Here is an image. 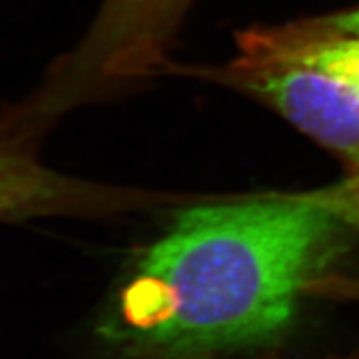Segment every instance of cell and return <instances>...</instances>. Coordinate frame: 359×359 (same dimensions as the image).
Segmentation results:
<instances>
[{"label": "cell", "mask_w": 359, "mask_h": 359, "mask_svg": "<svg viewBox=\"0 0 359 359\" xmlns=\"http://www.w3.org/2000/svg\"><path fill=\"white\" fill-rule=\"evenodd\" d=\"M318 203L325 206L341 226H346L359 236V170H348V175L333 185L309 190ZM336 293L359 298L358 281H338Z\"/></svg>", "instance_id": "6"}, {"label": "cell", "mask_w": 359, "mask_h": 359, "mask_svg": "<svg viewBox=\"0 0 359 359\" xmlns=\"http://www.w3.org/2000/svg\"><path fill=\"white\" fill-rule=\"evenodd\" d=\"M341 359H359V354H354V356H348V358H341Z\"/></svg>", "instance_id": "8"}, {"label": "cell", "mask_w": 359, "mask_h": 359, "mask_svg": "<svg viewBox=\"0 0 359 359\" xmlns=\"http://www.w3.org/2000/svg\"><path fill=\"white\" fill-rule=\"evenodd\" d=\"M167 74L205 80L250 97L327 148L348 170H359V98L333 80L243 47H236L224 64L187 67L172 62Z\"/></svg>", "instance_id": "3"}, {"label": "cell", "mask_w": 359, "mask_h": 359, "mask_svg": "<svg viewBox=\"0 0 359 359\" xmlns=\"http://www.w3.org/2000/svg\"><path fill=\"white\" fill-rule=\"evenodd\" d=\"M195 0H103L80 42L58 57L43 82L2 111L13 133L39 143L69 111L107 100L165 72Z\"/></svg>", "instance_id": "2"}, {"label": "cell", "mask_w": 359, "mask_h": 359, "mask_svg": "<svg viewBox=\"0 0 359 359\" xmlns=\"http://www.w3.org/2000/svg\"><path fill=\"white\" fill-rule=\"evenodd\" d=\"M138 255L102 334L133 359L266 346L320 291L341 224L308 191L193 200Z\"/></svg>", "instance_id": "1"}, {"label": "cell", "mask_w": 359, "mask_h": 359, "mask_svg": "<svg viewBox=\"0 0 359 359\" xmlns=\"http://www.w3.org/2000/svg\"><path fill=\"white\" fill-rule=\"evenodd\" d=\"M236 47L313 70L359 98V34L326 25L321 19L236 34Z\"/></svg>", "instance_id": "5"}, {"label": "cell", "mask_w": 359, "mask_h": 359, "mask_svg": "<svg viewBox=\"0 0 359 359\" xmlns=\"http://www.w3.org/2000/svg\"><path fill=\"white\" fill-rule=\"evenodd\" d=\"M175 193L110 187L45 167L35 148L0 130V222L43 217H109L137 210L177 206Z\"/></svg>", "instance_id": "4"}, {"label": "cell", "mask_w": 359, "mask_h": 359, "mask_svg": "<svg viewBox=\"0 0 359 359\" xmlns=\"http://www.w3.org/2000/svg\"><path fill=\"white\" fill-rule=\"evenodd\" d=\"M326 25L333 27V29L344 30V32L359 34V7L349 8V11L333 13V15L320 17Z\"/></svg>", "instance_id": "7"}]
</instances>
